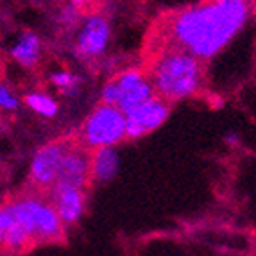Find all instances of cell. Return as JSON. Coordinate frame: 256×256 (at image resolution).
<instances>
[{"label":"cell","instance_id":"6da1fadb","mask_svg":"<svg viewBox=\"0 0 256 256\" xmlns=\"http://www.w3.org/2000/svg\"><path fill=\"white\" fill-rule=\"evenodd\" d=\"M248 0H202L170 16L166 47L190 52L206 61L220 54L248 22Z\"/></svg>","mask_w":256,"mask_h":256},{"label":"cell","instance_id":"7a4b0ae2","mask_svg":"<svg viewBox=\"0 0 256 256\" xmlns=\"http://www.w3.org/2000/svg\"><path fill=\"white\" fill-rule=\"evenodd\" d=\"M149 77L156 95L168 102H176L194 97L201 92L204 84V68L202 61L190 52L165 47L152 60Z\"/></svg>","mask_w":256,"mask_h":256},{"label":"cell","instance_id":"3957f363","mask_svg":"<svg viewBox=\"0 0 256 256\" xmlns=\"http://www.w3.org/2000/svg\"><path fill=\"white\" fill-rule=\"evenodd\" d=\"M4 204L26 228L34 244H54L63 240L66 226L50 199L32 194L11 199Z\"/></svg>","mask_w":256,"mask_h":256},{"label":"cell","instance_id":"277c9868","mask_svg":"<svg viewBox=\"0 0 256 256\" xmlns=\"http://www.w3.org/2000/svg\"><path fill=\"white\" fill-rule=\"evenodd\" d=\"M128 138L126 115L116 106L100 104L92 111L81 129V140L86 149L115 147Z\"/></svg>","mask_w":256,"mask_h":256},{"label":"cell","instance_id":"5b68a950","mask_svg":"<svg viewBox=\"0 0 256 256\" xmlns=\"http://www.w3.org/2000/svg\"><path fill=\"white\" fill-rule=\"evenodd\" d=\"M70 147L72 146L66 142H50V144H45V146L40 147L30 160V183L40 190L48 192L58 181L61 163H63L64 154L68 152Z\"/></svg>","mask_w":256,"mask_h":256},{"label":"cell","instance_id":"8992f818","mask_svg":"<svg viewBox=\"0 0 256 256\" xmlns=\"http://www.w3.org/2000/svg\"><path fill=\"white\" fill-rule=\"evenodd\" d=\"M113 79H115L120 92V100L116 108L126 116L134 110H138L142 104H146L147 100L156 97V90H154L149 74L142 72L138 68H128L124 72L116 74Z\"/></svg>","mask_w":256,"mask_h":256},{"label":"cell","instance_id":"52a82bcc","mask_svg":"<svg viewBox=\"0 0 256 256\" xmlns=\"http://www.w3.org/2000/svg\"><path fill=\"white\" fill-rule=\"evenodd\" d=\"M168 115H170V102L156 95L126 116V134L131 140L146 136L162 128Z\"/></svg>","mask_w":256,"mask_h":256},{"label":"cell","instance_id":"ba28073f","mask_svg":"<svg viewBox=\"0 0 256 256\" xmlns=\"http://www.w3.org/2000/svg\"><path fill=\"white\" fill-rule=\"evenodd\" d=\"M110 24L102 14L92 13L81 22L76 38V54L81 60H94L102 56L110 43Z\"/></svg>","mask_w":256,"mask_h":256},{"label":"cell","instance_id":"9c48e42d","mask_svg":"<svg viewBox=\"0 0 256 256\" xmlns=\"http://www.w3.org/2000/svg\"><path fill=\"white\" fill-rule=\"evenodd\" d=\"M90 183H92V156L82 147L72 146L68 149V152L64 154L56 184H66V186L86 190V186Z\"/></svg>","mask_w":256,"mask_h":256},{"label":"cell","instance_id":"30bf717a","mask_svg":"<svg viewBox=\"0 0 256 256\" xmlns=\"http://www.w3.org/2000/svg\"><path fill=\"white\" fill-rule=\"evenodd\" d=\"M47 197L54 204L56 212L60 214L64 226H74L84 215L86 194L81 188L66 186V184H54L47 192Z\"/></svg>","mask_w":256,"mask_h":256},{"label":"cell","instance_id":"8fae6325","mask_svg":"<svg viewBox=\"0 0 256 256\" xmlns=\"http://www.w3.org/2000/svg\"><path fill=\"white\" fill-rule=\"evenodd\" d=\"M0 240L4 249L11 252L26 251L29 246L34 244L27 230L18 222V218L9 212L6 204L0 210Z\"/></svg>","mask_w":256,"mask_h":256},{"label":"cell","instance_id":"7c38bea8","mask_svg":"<svg viewBox=\"0 0 256 256\" xmlns=\"http://www.w3.org/2000/svg\"><path fill=\"white\" fill-rule=\"evenodd\" d=\"M9 58L22 68H34L42 58V40L32 30H26L9 47Z\"/></svg>","mask_w":256,"mask_h":256},{"label":"cell","instance_id":"4fadbf2b","mask_svg":"<svg viewBox=\"0 0 256 256\" xmlns=\"http://www.w3.org/2000/svg\"><path fill=\"white\" fill-rule=\"evenodd\" d=\"M120 168V158L115 147H102L92 152V181L110 183Z\"/></svg>","mask_w":256,"mask_h":256},{"label":"cell","instance_id":"5bb4252c","mask_svg":"<svg viewBox=\"0 0 256 256\" xmlns=\"http://www.w3.org/2000/svg\"><path fill=\"white\" fill-rule=\"evenodd\" d=\"M24 100H26L29 110H32L36 115L43 116V118H54L58 115V110H60L56 98L48 94H43V92H30L26 95Z\"/></svg>","mask_w":256,"mask_h":256},{"label":"cell","instance_id":"9a60e30c","mask_svg":"<svg viewBox=\"0 0 256 256\" xmlns=\"http://www.w3.org/2000/svg\"><path fill=\"white\" fill-rule=\"evenodd\" d=\"M50 82L66 97H76L81 88V77L68 70H58L50 76Z\"/></svg>","mask_w":256,"mask_h":256},{"label":"cell","instance_id":"2e32d148","mask_svg":"<svg viewBox=\"0 0 256 256\" xmlns=\"http://www.w3.org/2000/svg\"><path fill=\"white\" fill-rule=\"evenodd\" d=\"M18 104H20L18 95L4 82V84L0 86V108L4 111H16Z\"/></svg>","mask_w":256,"mask_h":256},{"label":"cell","instance_id":"e0dca14e","mask_svg":"<svg viewBox=\"0 0 256 256\" xmlns=\"http://www.w3.org/2000/svg\"><path fill=\"white\" fill-rule=\"evenodd\" d=\"M81 9L74 8L72 4L68 6V8H64L63 11H61L60 14V22L63 24V26H68V27H76L77 24H79V20H81V13H79Z\"/></svg>","mask_w":256,"mask_h":256},{"label":"cell","instance_id":"ac0fdd59","mask_svg":"<svg viewBox=\"0 0 256 256\" xmlns=\"http://www.w3.org/2000/svg\"><path fill=\"white\" fill-rule=\"evenodd\" d=\"M98 2H104V0H70V4L77 9H82V8H88V6H95Z\"/></svg>","mask_w":256,"mask_h":256},{"label":"cell","instance_id":"d6986e66","mask_svg":"<svg viewBox=\"0 0 256 256\" xmlns=\"http://www.w3.org/2000/svg\"><path fill=\"white\" fill-rule=\"evenodd\" d=\"M254 256H256V251H254Z\"/></svg>","mask_w":256,"mask_h":256}]
</instances>
